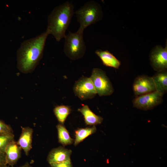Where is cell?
I'll return each mask as SVG.
<instances>
[{
  "label": "cell",
  "instance_id": "1",
  "mask_svg": "<svg viewBox=\"0 0 167 167\" xmlns=\"http://www.w3.org/2000/svg\"><path fill=\"white\" fill-rule=\"evenodd\" d=\"M50 34L49 30L24 41L17 52V67L22 72L32 71L41 58L46 40Z\"/></svg>",
  "mask_w": 167,
  "mask_h": 167
},
{
  "label": "cell",
  "instance_id": "2",
  "mask_svg": "<svg viewBox=\"0 0 167 167\" xmlns=\"http://www.w3.org/2000/svg\"><path fill=\"white\" fill-rule=\"evenodd\" d=\"M74 13L73 4L66 1L55 7L49 15L46 29L57 41L65 37Z\"/></svg>",
  "mask_w": 167,
  "mask_h": 167
},
{
  "label": "cell",
  "instance_id": "3",
  "mask_svg": "<svg viewBox=\"0 0 167 167\" xmlns=\"http://www.w3.org/2000/svg\"><path fill=\"white\" fill-rule=\"evenodd\" d=\"M74 13L80 24L79 28L83 30L91 24L100 20L103 15L101 6L93 1L86 2Z\"/></svg>",
  "mask_w": 167,
  "mask_h": 167
},
{
  "label": "cell",
  "instance_id": "4",
  "mask_svg": "<svg viewBox=\"0 0 167 167\" xmlns=\"http://www.w3.org/2000/svg\"><path fill=\"white\" fill-rule=\"evenodd\" d=\"M84 31L79 28L75 32H69L64 38V52L72 60L80 58L85 54L86 47L84 39Z\"/></svg>",
  "mask_w": 167,
  "mask_h": 167
},
{
  "label": "cell",
  "instance_id": "5",
  "mask_svg": "<svg viewBox=\"0 0 167 167\" xmlns=\"http://www.w3.org/2000/svg\"><path fill=\"white\" fill-rule=\"evenodd\" d=\"M96 91L100 96H109L114 92L112 83L105 72L98 68L93 69L90 77Z\"/></svg>",
  "mask_w": 167,
  "mask_h": 167
},
{
  "label": "cell",
  "instance_id": "6",
  "mask_svg": "<svg viewBox=\"0 0 167 167\" xmlns=\"http://www.w3.org/2000/svg\"><path fill=\"white\" fill-rule=\"evenodd\" d=\"M73 89L75 95L82 101L92 99L97 94L90 77H82L79 78L75 83Z\"/></svg>",
  "mask_w": 167,
  "mask_h": 167
},
{
  "label": "cell",
  "instance_id": "7",
  "mask_svg": "<svg viewBox=\"0 0 167 167\" xmlns=\"http://www.w3.org/2000/svg\"><path fill=\"white\" fill-rule=\"evenodd\" d=\"M163 96L155 91L137 96L133 101V106L143 110L151 109L161 103Z\"/></svg>",
  "mask_w": 167,
  "mask_h": 167
},
{
  "label": "cell",
  "instance_id": "8",
  "mask_svg": "<svg viewBox=\"0 0 167 167\" xmlns=\"http://www.w3.org/2000/svg\"><path fill=\"white\" fill-rule=\"evenodd\" d=\"M150 59L153 69L158 71L166 70L167 68V45L165 48L156 46L151 51Z\"/></svg>",
  "mask_w": 167,
  "mask_h": 167
},
{
  "label": "cell",
  "instance_id": "9",
  "mask_svg": "<svg viewBox=\"0 0 167 167\" xmlns=\"http://www.w3.org/2000/svg\"><path fill=\"white\" fill-rule=\"evenodd\" d=\"M133 90L136 97L156 91L152 77L146 75L137 76L133 83Z\"/></svg>",
  "mask_w": 167,
  "mask_h": 167
},
{
  "label": "cell",
  "instance_id": "10",
  "mask_svg": "<svg viewBox=\"0 0 167 167\" xmlns=\"http://www.w3.org/2000/svg\"><path fill=\"white\" fill-rule=\"evenodd\" d=\"M72 151L62 147L53 149L49 153L47 161L50 164L57 163L67 161L71 160Z\"/></svg>",
  "mask_w": 167,
  "mask_h": 167
},
{
  "label": "cell",
  "instance_id": "11",
  "mask_svg": "<svg viewBox=\"0 0 167 167\" xmlns=\"http://www.w3.org/2000/svg\"><path fill=\"white\" fill-rule=\"evenodd\" d=\"M21 149L14 140L7 145L5 152L7 164L13 167L16 164L21 156Z\"/></svg>",
  "mask_w": 167,
  "mask_h": 167
},
{
  "label": "cell",
  "instance_id": "12",
  "mask_svg": "<svg viewBox=\"0 0 167 167\" xmlns=\"http://www.w3.org/2000/svg\"><path fill=\"white\" fill-rule=\"evenodd\" d=\"M33 130L29 127H22L20 136L17 144L24 151L25 154L28 155L32 148V142Z\"/></svg>",
  "mask_w": 167,
  "mask_h": 167
},
{
  "label": "cell",
  "instance_id": "13",
  "mask_svg": "<svg viewBox=\"0 0 167 167\" xmlns=\"http://www.w3.org/2000/svg\"><path fill=\"white\" fill-rule=\"evenodd\" d=\"M78 111L83 116L86 125L95 126L101 123L103 121V118L95 114L87 105H83Z\"/></svg>",
  "mask_w": 167,
  "mask_h": 167
},
{
  "label": "cell",
  "instance_id": "14",
  "mask_svg": "<svg viewBox=\"0 0 167 167\" xmlns=\"http://www.w3.org/2000/svg\"><path fill=\"white\" fill-rule=\"evenodd\" d=\"M95 52L105 66L115 69L119 68L121 64L120 61L108 50L98 49Z\"/></svg>",
  "mask_w": 167,
  "mask_h": 167
},
{
  "label": "cell",
  "instance_id": "15",
  "mask_svg": "<svg viewBox=\"0 0 167 167\" xmlns=\"http://www.w3.org/2000/svg\"><path fill=\"white\" fill-rule=\"evenodd\" d=\"M156 91L164 94L167 91V71L164 70L157 72L152 77Z\"/></svg>",
  "mask_w": 167,
  "mask_h": 167
},
{
  "label": "cell",
  "instance_id": "16",
  "mask_svg": "<svg viewBox=\"0 0 167 167\" xmlns=\"http://www.w3.org/2000/svg\"><path fill=\"white\" fill-rule=\"evenodd\" d=\"M58 142L63 146L72 144L74 140L71 137L68 131L64 124L59 123L56 126Z\"/></svg>",
  "mask_w": 167,
  "mask_h": 167
},
{
  "label": "cell",
  "instance_id": "17",
  "mask_svg": "<svg viewBox=\"0 0 167 167\" xmlns=\"http://www.w3.org/2000/svg\"><path fill=\"white\" fill-rule=\"evenodd\" d=\"M96 131V128L95 126H93L91 127L78 128L75 131L74 145H77L87 137L94 133Z\"/></svg>",
  "mask_w": 167,
  "mask_h": 167
},
{
  "label": "cell",
  "instance_id": "18",
  "mask_svg": "<svg viewBox=\"0 0 167 167\" xmlns=\"http://www.w3.org/2000/svg\"><path fill=\"white\" fill-rule=\"evenodd\" d=\"M71 111L70 106L65 105L57 106L54 109V112L58 121L62 124H64Z\"/></svg>",
  "mask_w": 167,
  "mask_h": 167
},
{
  "label": "cell",
  "instance_id": "19",
  "mask_svg": "<svg viewBox=\"0 0 167 167\" xmlns=\"http://www.w3.org/2000/svg\"><path fill=\"white\" fill-rule=\"evenodd\" d=\"M14 135H0V153H5L7 145L14 140Z\"/></svg>",
  "mask_w": 167,
  "mask_h": 167
},
{
  "label": "cell",
  "instance_id": "20",
  "mask_svg": "<svg viewBox=\"0 0 167 167\" xmlns=\"http://www.w3.org/2000/svg\"><path fill=\"white\" fill-rule=\"evenodd\" d=\"M13 135V131L11 127L0 120V135Z\"/></svg>",
  "mask_w": 167,
  "mask_h": 167
},
{
  "label": "cell",
  "instance_id": "21",
  "mask_svg": "<svg viewBox=\"0 0 167 167\" xmlns=\"http://www.w3.org/2000/svg\"><path fill=\"white\" fill-rule=\"evenodd\" d=\"M51 167H73L71 160L59 163L50 164Z\"/></svg>",
  "mask_w": 167,
  "mask_h": 167
},
{
  "label": "cell",
  "instance_id": "22",
  "mask_svg": "<svg viewBox=\"0 0 167 167\" xmlns=\"http://www.w3.org/2000/svg\"><path fill=\"white\" fill-rule=\"evenodd\" d=\"M6 164L5 153H0V165Z\"/></svg>",
  "mask_w": 167,
  "mask_h": 167
},
{
  "label": "cell",
  "instance_id": "23",
  "mask_svg": "<svg viewBox=\"0 0 167 167\" xmlns=\"http://www.w3.org/2000/svg\"><path fill=\"white\" fill-rule=\"evenodd\" d=\"M0 167H9L6 164L0 165ZM18 167H32L28 162H26L24 165Z\"/></svg>",
  "mask_w": 167,
  "mask_h": 167
}]
</instances>
